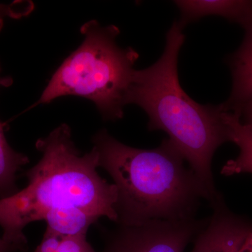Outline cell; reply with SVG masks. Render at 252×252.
<instances>
[{
	"mask_svg": "<svg viewBox=\"0 0 252 252\" xmlns=\"http://www.w3.org/2000/svg\"><path fill=\"white\" fill-rule=\"evenodd\" d=\"M40 160L26 172L27 187L0 199L2 238L17 250L27 246L23 230L42 220L50 210L76 207L117 223V190L97 173L98 154L93 147L81 155L70 127L62 124L36 141Z\"/></svg>",
	"mask_w": 252,
	"mask_h": 252,
	"instance_id": "1",
	"label": "cell"
},
{
	"mask_svg": "<svg viewBox=\"0 0 252 252\" xmlns=\"http://www.w3.org/2000/svg\"><path fill=\"white\" fill-rule=\"evenodd\" d=\"M92 141L98 167L108 172L117 188L118 225L190 220L203 199L210 203L206 189L169 139L156 149L134 148L103 129Z\"/></svg>",
	"mask_w": 252,
	"mask_h": 252,
	"instance_id": "2",
	"label": "cell"
},
{
	"mask_svg": "<svg viewBox=\"0 0 252 252\" xmlns=\"http://www.w3.org/2000/svg\"><path fill=\"white\" fill-rule=\"evenodd\" d=\"M185 28L175 21L167 32L161 57L147 69L135 70L127 104H137L147 113L149 130L166 132L206 189L213 205L223 197L215 187L212 158L229 140L222 104H199L180 85L177 63Z\"/></svg>",
	"mask_w": 252,
	"mask_h": 252,
	"instance_id": "3",
	"label": "cell"
},
{
	"mask_svg": "<svg viewBox=\"0 0 252 252\" xmlns=\"http://www.w3.org/2000/svg\"><path fill=\"white\" fill-rule=\"evenodd\" d=\"M81 32L82 44L56 71L34 106L63 96H79L94 102L104 120L122 119L138 53L118 45L117 26L91 21L81 26Z\"/></svg>",
	"mask_w": 252,
	"mask_h": 252,
	"instance_id": "4",
	"label": "cell"
},
{
	"mask_svg": "<svg viewBox=\"0 0 252 252\" xmlns=\"http://www.w3.org/2000/svg\"><path fill=\"white\" fill-rule=\"evenodd\" d=\"M209 218L153 220L143 224L119 225L106 235L101 252H185L207 226Z\"/></svg>",
	"mask_w": 252,
	"mask_h": 252,
	"instance_id": "5",
	"label": "cell"
},
{
	"mask_svg": "<svg viewBox=\"0 0 252 252\" xmlns=\"http://www.w3.org/2000/svg\"><path fill=\"white\" fill-rule=\"evenodd\" d=\"M207 226L194 240L190 252H239L252 232V221L230 211L222 199L212 206Z\"/></svg>",
	"mask_w": 252,
	"mask_h": 252,
	"instance_id": "6",
	"label": "cell"
},
{
	"mask_svg": "<svg viewBox=\"0 0 252 252\" xmlns=\"http://www.w3.org/2000/svg\"><path fill=\"white\" fill-rule=\"evenodd\" d=\"M244 29L241 46L228 59L233 84L230 97L221 104L225 111L237 115L252 100V22Z\"/></svg>",
	"mask_w": 252,
	"mask_h": 252,
	"instance_id": "7",
	"label": "cell"
},
{
	"mask_svg": "<svg viewBox=\"0 0 252 252\" xmlns=\"http://www.w3.org/2000/svg\"><path fill=\"white\" fill-rule=\"evenodd\" d=\"M181 13L180 22L184 26L209 16L224 18L245 28L252 22V1L213 0L175 1Z\"/></svg>",
	"mask_w": 252,
	"mask_h": 252,
	"instance_id": "8",
	"label": "cell"
},
{
	"mask_svg": "<svg viewBox=\"0 0 252 252\" xmlns=\"http://www.w3.org/2000/svg\"><path fill=\"white\" fill-rule=\"evenodd\" d=\"M223 117L228 140L238 146L240 152L235 159L226 162L220 174L224 176L252 175V127L243 124L234 113L224 111Z\"/></svg>",
	"mask_w": 252,
	"mask_h": 252,
	"instance_id": "9",
	"label": "cell"
},
{
	"mask_svg": "<svg viewBox=\"0 0 252 252\" xmlns=\"http://www.w3.org/2000/svg\"><path fill=\"white\" fill-rule=\"evenodd\" d=\"M99 217L79 207H62L50 210L43 220L47 229L63 236L86 235L91 225Z\"/></svg>",
	"mask_w": 252,
	"mask_h": 252,
	"instance_id": "10",
	"label": "cell"
},
{
	"mask_svg": "<svg viewBox=\"0 0 252 252\" xmlns=\"http://www.w3.org/2000/svg\"><path fill=\"white\" fill-rule=\"evenodd\" d=\"M29 158L10 147L0 122V199L7 198L19 190L16 184L18 172L27 165Z\"/></svg>",
	"mask_w": 252,
	"mask_h": 252,
	"instance_id": "11",
	"label": "cell"
},
{
	"mask_svg": "<svg viewBox=\"0 0 252 252\" xmlns=\"http://www.w3.org/2000/svg\"><path fill=\"white\" fill-rule=\"evenodd\" d=\"M34 252H96L86 235L63 236L46 228L41 243Z\"/></svg>",
	"mask_w": 252,
	"mask_h": 252,
	"instance_id": "12",
	"label": "cell"
},
{
	"mask_svg": "<svg viewBox=\"0 0 252 252\" xmlns=\"http://www.w3.org/2000/svg\"><path fill=\"white\" fill-rule=\"evenodd\" d=\"M33 9L32 3H12L11 4H0V31L4 25L6 17L20 18L26 16Z\"/></svg>",
	"mask_w": 252,
	"mask_h": 252,
	"instance_id": "13",
	"label": "cell"
},
{
	"mask_svg": "<svg viewBox=\"0 0 252 252\" xmlns=\"http://www.w3.org/2000/svg\"><path fill=\"white\" fill-rule=\"evenodd\" d=\"M238 116L243 124L252 127V100L243 107Z\"/></svg>",
	"mask_w": 252,
	"mask_h": 252,
	"instance_id": "14",
	"label": "cell"
},
{
	"mask_svg": "<svg viewBox=\"0 0 252 252\" xmlns=\"http://www.w3.org/2000/svg\"><path fill=\"white\" fill-rule=\"evenodd\" d=\"M17 251L16 248L10 245L4 239L0 238V252H14Z\"/></svg>",
	"mask_w": 252,
	"mask_h": 252,
	"instance_id": "15",
	"label": "cell"
},
{
	"mask_svg": "<svg viewBox=\"0 0 252 252\" xmlns=\"http://www.w3.org/2000/svg\"><path fill=\"white\" fill-rule=\"evenodd\" d=\"M239 252H252V232L245 240Z\"/></svg>",
	"mask_w": 252,
	"mask_h": 252,
	"instance_id": "16",
	"label": "cell"
}]
</instances>
